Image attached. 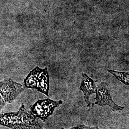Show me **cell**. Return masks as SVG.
Segmentation results:
<instances>
[{"mask_svg": "<svg viewBox=\"0 0 129 129\" xmlns=\"http://www.w3.org/2000/svg\"><path fill=\"white\" fill-rule=\"evenodd\" d=\"M0 125L11 129H43L38 119L23 104L17 112L0 115Z\"/></svg>", "mask_w": 129, "mask_h": 129, "instance_id": "6da1fadb", "label": "cell"}, {"mask_svg": "<svg viewBox=\"0 0 129 129\" xmlns=\"http://www.w3.org/2000/svg\"><path fill=\"white\" fill-rule=\"evenodd\" d=\"M24 84L26 88L35 89L49 97V77L47 68L42 69L36 67L25 78Z\"/></svg>", "mask_w": 129, "mask_h": 129, "instance_id": "7a4b0ae2", "label": "cell"}, {"mask_svg": "<svg viewBox=\"0 0 129 129\" xmlns=\"http://www.w3.org/2000/svg\"><path fill=\"white\" fill-rule=\"evenodd\" d=\"M26 89L20 83L14 81L12 79H5L0 82V107L2 110L6 102L11 103L19 95Z\"/></svg>", "mask_w": 129, "mask_h": 129, "instance_id": "3957f363", "label": "cell"}, {"mask_svg": "<svg viewBox=\"0 0 129 129\" xmlns=\"http://www.w3.org/2000/svg\"><path fill=\"white\" fill-rule=\"evenodd\" d=\"M63 103L62 100L54 101L50 99L39 100L31 105L30 109L33 114L46 122L48 117L52 115L55 108Z\"/></svg>", "mask_w": 129, "mask_h": 129, "instance_id": "277c9868", "label": "cell"}, {"mask_svg": "<svg viewBox=\"0 0 129 129\" xmlns=\"http://www.w3.org/2000/svg\"><path fill=\"white\" fill-rule=\"evenodd\" d=\"M96 95L95 98L96 100L95 104L102 107L109 106L114 111H121L124 109L123 107L119 106L113 102L111 96L110 89L105 82H102L98 86Z\"/></svg>", "mask_w": 129, "mask_h": 129, "instance_id": "5b68a950", "label": "cell"}, {"mask_svg": "<svg viewBox=\"0 0 129 129\" xmlns=\"http://www.w3.org/2000/svg\"><path fill=\"white\" fill-rule=\"evenodd\" d=\"M81 75V85L79 89L83 92L85 101L88 107L90 108L93 106L94 104L90 102L89 98L93 94L96 93L97 88L94 80L90 78L87 74L82 73Z\"/></svg>", "mask_w": 129, "mask_h": 129, "instance_id": "8992f818", "label": "cell"}, {"mask_svg": "<svg viewBox=\"0 0 129 129\" xmlns=\"http://www.w3.org/2000/svg\"><path fill=\"white\" fill-rule=\"evenodd\" d=\"M108 71L120 82L129 86V72H120L111 69H108Z\"/></svg>", "mask_w": 129, "mask_h": 129, "instance_id": "52a82bcc", "label": "cell"}, {"mask_svg": "<svg viewBox=\"0 0 129 129\" xmlns=\"http://www.w3.org/2000/svg\"><path fill=\"white\" fill-rule=\"evenodd\" d=\"M61 129H100L98 128L97 127H88L84 125H79V126H77L76 127H73L70 128H68V129H64V128H61Z\"/></svg>", "mask_w": 129, "mask_h": 129, "instance_id": "ba28073f", "label": "cell"}]
</instances>
